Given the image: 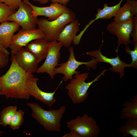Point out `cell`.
I'll list each match as a JSON object with an SVG mask.
<instances>
[{
	"mask_svg": "<svg viewBox=\"0 0 137 137\" xmlns=\"http://www.w3.org/2000/svg\"><path fill=\"white\" fill-rule=\"evenodd\" d=\"M24 112L22 110L20 109L16 111L9 125L12 130L19 129L23 125L24 122Z\"/></svg>",
	"mask_w": 137,
	"mask_h": 137,
	"instance_id": "obj_23",
	"label": "cell"
},
{
	"mask_svg": "<svg viewBox=\"0 0 137 137\" xmlns=\"http://www.w3.org/2000/svg\"><path fill=\"white\" fill-rule=\"evenodd\" d=\"M49 44V41L45 39H39L29 43L24 47L32 53L39 62L46 58Z\"/></svg>",
	"mask_w": 137,
	"mask_h": 137,
	"instance_id": "obj_18",
	"label": "cell"
},
{
	"mask_svg": "<svg viewBox=\"0 0 137 137\" xmlns=\"http://www.w3.org/2000/svg\"><path fill=\"white\" fill-rule=\"evenodd\" d=\"M125 50L126 53L131 56L132 61L130 64V67L135 68H137V45L134 46V49L131 50L130 47L128 45L125 46Z\"/></svg>",
	"mask_w": 137,
	"mask_h": 137,
	"instance_id": "obj_25",
	"label": "cell"
},
{
	"mask_svg": "<svg viewBox=\"0 0 137 137\" xmlns=\"http://www.w3.org/2000/svg\"><path fill=\"white\" fill-rule=\"evenodd\" d=\"M62 137H79L78 135L75 132L72 131H70L69 133H67Z\"/></svg>",
	"mask_w": 137,
	"mask_h": 137,
	"instance_id": "obj_30",
	"label": "cell"
},
{
	"mask_svg": "<svg viewBox=\"0 0 137 137\" xmlns=\"http://www.w3.org/2000/svg\"></svg>",
	"mask_w": 137,
	"mask_h": 137,
	"instance_id": "obj_35",
	"label": "cell"
},
{
	"mask_svg": "<svg viewBox=\"0 0 137 137\" xmlns=\"http://www.w3.org/2000/svg\"><path fill=\"white\" fill-rule=\"evenodd\" d=\"M2 88V83L1 81V80L0 79V93L1 91Z\"/></svg>",
	"mask_w": 137,
	"mask_h": 137,
	"instance_id": "obj_33",
	"label": "cell"
},
{
	"mask_svg": "<svg viewBox=\"0 0 137 137\" xmlns=\"http://www.w3.org/2000/svg\"><path fill=\"white\" fill-rule=\"evenodd\" d=\"M32 11L31 7L23 1L17 10L9 16L7 21L15 22L23 30L36 29L38 19L33 16Z\"/></svg>",
	"mask_w": 137,
	"mask_h": 137,
	"instance_id": "obj_7",
	"label": "cell"
},
{
	"mask_svg": "<svg viewBox=\"0 0 137 137\" xmlns=\"http://www.w3.org/2000/svg\"><path fill=\"white\" fill-rule=\"evenodd\" d=\"M134 16H137V1L126 0V2L118 9L113 19L114 21L121 23L133 20Z\"/></svg>",
	"mask_w": 137,
	"mask_h": 137,
	"instance_id": "obj_15",
	"label": "cell"
},
{
	"mask_svg": "<svg viewBox=\"0 0 137 137\" xmlns=\"http://www.w3.org/2000/svg\"><path fill=\"white\" fill-rule=\"evenodd\" d=\"M27 105L31 110L32 117L45 130L49 131L60 132L61 121L66 111V107L62 106L58 109H43L36 102H29Z\"/></svg>",
	"mask_w": 137,
	"mask_h": 137,
	"instance_id": "obj_2",
	"label": "cell"
},
{
	"mask_svg": "<svg viewBox=\"0 0 137 137\" xmlns=\"http://www.w3.org/2000/svg\"><path fill=\"white\" fill-rule=\"evenodd\" d=\"M17 111L16 106H10L4 108L0 114V124L4 127L9 125Z\"/></svg>",
	"mask_w": 137,
	"mask_h": 137,
	"instance_id": "obj_22",
	"label": "cell"
},
{
	"mask_svg": "<svg viewBox=\"0 0 137 137\" xmlns=\"http://www.w3.org/2000/svg\"><path fill=\"white\" fill-rule=\"evenodd\" d=\"M107 70V69L104 70L94 80L87 82L85 80L89 76V73H79L75 74L74 78L71 80L65 87L67 90V95L73 103L74 104H80L87 99L89 97L88 90L90 86L98 81Z\"/></svg>",
	"mask_w": 137,
	"mask_h": 137,
	"instance_id": "obj_3",
	"label": "cell"
},
{
	"mask_svg": "<svg viewBox=\"0 0 137 137\" xmlns=\"http://www.w3.org/2000/svg\"><path fill=\"white\" fill-rule=\"evenodd\" d=\"M132 20L121 23L113 21L107 25V30L112 35L115 36L117 38L118 44L115 51L118 53L119 46L122 44L125 46L132 43L130 37L132 28Z\"/></svg>",
	"mask_w": 137,
	"mask_h": 137,
	"instance_id": "obj_11",
	"label": "cell"
},
{
	"mask_svg": "<svg viewBox=\"0 0 137 137\" xmlns=\"http://www.w3.org/2000/svg\"><path fill=\"white\" fill-rule=\"evenodd\" d=\"M69 50L70 56L68 60L55 68L54 73L55 75L58 74H63L64 75L63 79L65 81H67L72 79L74 75L80 73L77 69L80 65L84 64L87 67L95 68L98 62L95 58L93 57L91 60L87 62L78 61L75 59L73 48L70 47Z\"/></svg>",
	"mask_w": 137,
	"mask_h": 137,
	"instance_id": "obj_6",
	"label": "cell"
},
{
	"mask_svg": "<svg viewBox=\"0 0 137 137\" xmlns=\"http://www.w3.org/2000/svg\"><path fill=\"white\" fill-rule=\"evenodd\" d=\"M70 0H50L52 3H58L66 6Z\"/></svg>",
	"mask_w": 137,
	"mask_h": 137,
	"instance_id": "obj_29",
	"label": "cell"
},
{
	"mask_svg": "<svg viewBox=\"0 0 137 137\" xmlns=\"http://www.w3.org/2000/svg\"><path fill=\"white\" fill-rule=\"evenodd\" d=\"M0 52L8 55H9L10 53L7 49L4 47L0 44Z\"/></svg>",
	"mask_w": 137,
	"mask_h": 137,
	"instance_id": "obj_31",
	"label": "cell"
},
{
	"mask_svg": "<svg viewBox=\"0 0 137 137\" xmlns=\"http://www.w3.org/2000/svg\"><path fill=\"white\" fill-rule=\"evenodd\" d=\"M38 80L39 79L34 76L32 74L29 73L26 81V90L30 96H32L37 100L51 107L56 101L55 94L63 80L54 91L48 92L42 90L39 88L37 84Z\"/></svg>",
	"mask_w": 137,
	"mask_h": 137,
	"instance_id": "obj_8",
	"label": "cell"
},
{
	"mask_svg": "<svg viewBox=\"0 0 137 137\" xmlns=\"http://www.w3.org/2000/svg\"><path fill=\"white\" fill-rule=\"evenodd\" d=\"M44 38L43 32L39 29L29 30L21 29L14 34L9 47L11 55H14L18 51L24 47L32 41Z\"/></svg>",
	"mask_w": 137,
	"mask_h": 137,
	"instance_id": "obj_10",
	"label": "cell"
},
{
	"mask_svg": "<svg viewBox=\"0 0 137 137\" xmlns=\"http://www.w3.org/2000/svg\"><path fill=\"white\" fill-rule=\"evenodd\" d=\"M0 24V44L5 48H9L14 33L20 26L14 22L6 21Z\"/></svg>",
	"mask_w": 137,
	"mask_h": 137,
	"instance_id": "obj_17",
	"label": "cell"
},
{
	"mask_svg": "<svg viewBox=\"0 0 137 137\" xmlns=\"http://www.w3.org/2000/svg\"><path fill=\"white\" fill-rule=\"evenodd\" d=\"M41 4H45L48 3L50 0H32Z\"/></svg>",
	"mask_w": 137,
	"mask_h": 137,
	"instance_id": "obj_32",
	"label": "cell"
},
{
	"mask_svg": "<svg viewBox=\"0 0 137 137\" xmlns=\"http://www.w3.org/2000/svg\"><path fill=\"white\" fill-rule=\"evenodd\" d=\"M13 55L18 65L25 72L32 74L36 72L39 62L29 51L23 48Z\"/></svg>",
	"mask_w": 137,
	"mask_h": 137,
	"instance_id": "obj_14",
	"label": "cell"
},
{
	"mask_svg": "<svg viewBox=\"0 0 137 137\" xmlns=\"http://www.w3.org/2000/svg\"><path fill=\"white\" fill-rule=\"evenodd\" d=\"M62 44L57 41H49L48 49L45 60L43 64L38 68L37 73H46L52 79L55 76V68L58 66L61 58L60 50Z\"/></svg>",
	"mask_w": 137,
	"mask_h": 137,
	"instance_id": "obj_9",
	"label": "cell"
},
{
	"mask_svg": "<svg viewBox=\"0 0 137 137\" xmlns=\"http://www.w3.org/2000/svg\"><path fill=\"white\" fill-rule=\"evenodd\" d=\"M74 12L69 9L54 20L38 19L37 26L43 32L44 39L49 41H57L59 36L65 26L76 19Z\"/></svg>",
	"mask_w": 137,
	"mask_h": 137,
	"instance_id": "obj_4",
	"label": "cell"
},
{
	"mask_svg": "<svg viewBox=\"0 0 137 137\" xmlns=\"http://www.w3.org/2000/svg\"><path fill=\"white\" fill-rule=\"evenodd\" d=\"M16 11L5 4L0 3V23L7 21L8 17Z\"/></svg>",
	"mask_w": 137,
	"mask_h": 137,
	"instance_id": "obj_24",
	"label": "cell"
},
{
	"mask_svg": "<svg viewBox=\"0 0 137 137\" xmlns=\"http://www.w3.org/2000/svg\"><path fill=\"white\" fill-rule=\"evenodd\" d=\"M103 42L102 43L98 49L95 50L88 52L86 54L95 58L98 62H104L108 63L111 66L110 69L116 73H118L120 77L122 78L124 75V70L126 67H130V64H127L122 61L118 55L116 57L109 58L104 56L100 52V48Z\"/></svg>",
	"mask_w": 137,
	"mask_h": 137,
	"instance_id": "obj_13",
	"label": "cell"
},
{
	"mask_svg": "<svg viewBox=\"0 0 137 137\" xmlns=\"http://www.w3.org/2000/svg\"><path fill=\"white\" fill-rule=\"evenodd\" d=\"M23 0H0V3H4L12 8L16 10L19 8Z\"/></svg>",
	"mask_w": 137,
	"mask_h": 137,
	"instance_id": "obj_27",
	"label": "cell"
},
{
	"mask_svg": "<svg viewBox=\"0 0 137 137\" xmlns=\"http://www.w3.org/2000/svg\"><path fill=\"white\" fill-rule=\"evenodd\" d=\"M4 132L0 130V136L2 135L4 133Z\"/></svg>",
	"mask_w": 137,
	"mask_h": 137,
	"instance_id": "obj_34",
	"label": "cell"
},
{
	"mask_svg": "<svg viewBox=\"0 0 137 137\" xmlns=\"http://www.w3.org/2000/svg\"><path fill=\"white\" fill-rule=\"evenodd\" d=\"M119 131L124 137L130 135L137 137V119H127L125 124L121 126Z\"/></svg>",
	"mask_w": 137,
	"mask_h": 137,
	"instance_id": "obj_21",
	"label": "cell"
},
{
	"mask_svg": "<svg viewBox=\"0 0 137 137\" xmlns=\"http://www.w3.org/2000/svg\"><path fill=\"white\" fill-rule=\"evenodd\" d=\"M122 106L123 108L119 117L120 119H137V95L126 101Z\"/></svg>",
	"mask_w": 137,
	"mask_h": 137,
	"instance_id": "obj_20",
	"label": "cell"
},
{
	"mask_svg": "<svg viewBox=\"0 0 137 137\" xmlns=\"http://www.w3.org/2000/svg\"><path fill=\"white\" fill-rule=\"evenodd\" d=\"M123 1L121 0L118 4L111 6H109L107 4H105L102 9L99 8L97 9V13L95 15V18L91 20L86 25L84 29L86 30L93 22L99 19L108 20L114 17L120 7L121 4Z\"/></svg>",
	"mask_w": 137,
	"mask_h": 137,
	"instance_id": "obj_19",
	"label": "cell"
},
{
	"mask_svg": "<svg viewBox=\"0 0 137 137\" xmlns=\"http://www.w3.org/2000/svg\"><path fill=\"white\" fill-rule=\"evenodd\" d=\"M23 1L31 7L33 16H44L49 21L55 20L69 9L66 6L58 3H52L49 6L40 7L33 5L28 0Z\"/></svg>",
	"mask_w": 137,
	"mask_h": 137,
	"instance_id": "obj_12",
	"label": "cell"
},
{
	"mask_svg": "<svg viewBox=\"0 0 137 137\" xmlns=\"http://www.w3.org/2000/svg\"><path fill=\"white\" fill-rule=\"evenodd\" d=\"M66 127L75 132L79 137H97L100 128L92 116L84 113L81 116H77L74 119L66 122Z\"/></svg>",
	"mask_w": 137,
	"mask_h": 137,
	"instance_id": "obj_5",
	"label": "cell"
},
{
	"mask_svg": "<svg viewBox=\"0 0 137 137\" xmlns=\"http://www.w3.org/2000/svg\"><path fill=\"white\" fill-rule=\"evenodd\" d=\"M66 25L60 33L57 41L61 42L63 46L69 47L79 31L80 24L79 21L76 19H74Z\"/></svg>",
	"mask_w": 137,
	"mask_h": 137,
	"instance_id": "obj_16",
	"label": "cell"
},
{
	"mask_svg": "<svg viewBox=\"0 0 137 137\" xmlns=\"http://www.w3.org/2000/svg\"><path fill=\"white\" fill-rule=\"evenodd\" d=\"M11 63L6 72L0 79L2 88L0 95L9 98L28 100L30 96L27 92L25 83L29 73L23 70L17 64L13 55H11Z\"/></svg>",
	"mask_w": 137,
	"mask_h": 137,
	"instance_id": "obj_1",
	"label": "cell"
},
{
	"mask_svg": "<svg viewBox=\"0 0 137 137\" xmlns=\"http://www.w3.org/2000/svg\"><path fill=\"white\" fill-rule=\"evenodd\" d=\"M9 56L0 52V68H4L8 65L9 60Z\"/></svg>",
	"mask_w": 137,
	"mask_h": 137,
	"instance_id": "obj_28",
	"label": "cell"
},
{
	"mask_svg": "<svg viewBox=\"0 0 137 137\" xmlns=\"http://www.w3.org/2000/svg\"><path fill=\"white\" fill-rule=\"evenodd\" d=\"M130 37L133 38L134 46L137 45V16H134L132 20V28Z\"/></svg>",
	"mask_w": 137,
	"mask_h": 137,
	"instance_id": "obj_26",
	"label": "cell"
}]
</instances>
